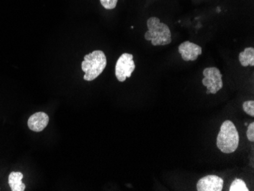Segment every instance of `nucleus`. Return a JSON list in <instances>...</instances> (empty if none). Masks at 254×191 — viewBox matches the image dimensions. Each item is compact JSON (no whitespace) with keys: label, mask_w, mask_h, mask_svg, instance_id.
I'll use <instances>...</instances> for the list:
<instances>
[{"label":"nucleus","mask_w":254,"mask_h":191,"mask_svg":"<svg viewBox=\"0 0 254 191\" xmlns=\"http://www.w3.org/2000/svg\"><path fill=\"white\" fill-rule=\"evenodd\" d=\"M217 147L225 154L235 152L239 145V134L234 123L225 121L222 123L217 136Z\"/></svg>","instance_id":"f257e3e1"},{"label":"nucleus","mask_w":254,"mask_h":191,"mask_svg":"<svg viewBox=\"0 0 254 191\" xmlns=\"http://www.w3.org/2000/svg\"><path fill=\"white\" fill-rule=\"evenodd\" d=\"M107 65V58L101 51H93L84 57L82 69L85 72L83 78L85 81H93L98 78Z\"/></svg>","instance_id":"f03ea898"},{"label":"nucleus","mask_w":254,"mask_h":191,"mask_svg":"<svg viewBox=\"0 0 254 191\" xmlns=\"http://www.w3.org/2000/svg\"><path fill=\"white\" fill-rule=\"evenodd\" d=\"M148 31L145 34V39L146 41H152V44L155 43L159 37L171 38V30L168 25L161 23L160 19L156 17H151L147 21Z\"/></svg>","instance_id":"7ed1b4c3"},{"label":"nucleus","mask_w":254,"mask_h":191,"mask_svg":"<svg viewBox=\"0 0 254 191\" xmlns=\"http://www.w3.org/2000/svg\"><path fill=\"white\" fill-rule=\"evenodd\" d=\"M135 69L133 56L130 54H123L118 59L115 66V75L120 82H123L132 75Z\"/></svg>","instance_id":"20e7f679"},{"label":"nucleus","mask_w":254,"mask_h":191,"mask_svg":"<svg viewBox=\"0 0 254 191\" xmlns=\"http://www.w3.org/2000/svg\"><path fill=\"white\" fill-rule=\"evenodd\" d=\"M224 180L216 175H207L201 178L196 185L198 191H222Z\"/></svg>","instance_id":"39448f33"},{"label":"nucleus","mask_w":254,"mask_h":191,"mask_svg":"<svg viewBox=\"0 0 254 191\" xmlns=\"http://www.w3.org/2000/svg\"><path fill=\"white\" fill-rule=\"evenodd\" d=\"M178 52L184 61H195L202 54V48L190 41H185L178 47Z\"/></svg>","instance_id":"423d86ee"},{"label":"nucleus","mask_w":254,"mask_h":191,"mask_svg":"<svg viewBox=\"0 0 254 191\" xmlns=\"http://www.w3.org/2000/svg\"><path fill=\"white\" fill-rule=\"evenodd\" d=\"M49 121V116L44 112L40 111L30 117L28 121V126L31 130L41 132L47 127Z\"/></svg>","instance_id":"0eeeda50"},{"label":"nucleus","mask_w":254,"mask_h":191,"mask_svg":"<svg viewBox=\"0 0 254 191\" xmlns=\"http://www.w3.org/2000/svg\"><path fill=\"white\" fill-rule=\"evenodd\" d=\"M204 77L206 79H209L213 83V85H218L217 92L222 89L223 87V82H222V74L220 70L216 67H208L203 70Z\"/></svg>","instance_id":"6e6552de"},{"label":"nucleus","mask_w":254,"mask_h":191,"mask_svg":"<svg viewBox=\"0 0 254 191\" xmlns=\"http://www.w3.org/2000/svg\"><path fill=\"white\" fill-rule=\"evenodd\" d=\"M24 175L19 172H12L8 176V185L12 191H24L26 188L22 179Z\"/></svg>","instance_id":"1a4fd4ad"},{"label":"nucleus","mask_w":254,"mask_h":191,"mask_svg":"<svg viewBox=\"0 0 254 191\" xmlns=\"http://www.w3.org/2000/svg\"><path fill=\"white\" fill-rule=\"evenodd\" d=\"M239 61L241 65L246 67L254 65V49L253 48H245L243 52L240 53Z\"/></svg>","instance_id":"9d476101"},{"label":"nucleus","mask_w":254,"mask_h":191,"mask_svg":"<svg viewBox=\"0 0 254 191\" xmlns=\"http://www.w3.org/2000/svg\"><path fill=\"white\" fill-rule=\"evenodd\" d=\"M230 191H249L243 180L236 178L230 187Z\"/></svg>","instance_id":"9b49d317"},{"label":"nucleus","mask_w":254,"mask_h":191,"mask_svg":"<svg viewBox=\"0 0 254 191\" xmlns=\"http://www.w3.org/2000/svg\"><path fill=\"white\" fill-rule=\"evenodd\" d=\"M118 0H100L101 5L106 9H114L117 6Z\"/></svg>","instance_id":"f8f14e48"},{"label":"nucleus","mask_w":254,"mask_h":191,"mask_svg":"<svg viewBox=\"0 0 254 191\" xmlns=\"http://www.w3.org/2000/svg\"><path fill=\"white\" fill-rule=\"evenodd\" d=\"M247 136L248 140L251 142L254 141V123H251L248 125V131H247Z\"/></svg>","instance_id":"ddd939ff"},{"label":"nucleus","mask_w":254,"mask_h":191,"mask_svg":"<svg viewBox=\"0 0 254 191\" xmlns=\"http://www.w3.org/2000/svg\"><path fill=\"white\" fill-rule=\"evenodd\" d=\"M243 109L245 111V113L248 114L250 116L254 117V110L250 109L248 107L245 105V102L243 103Z\"/></svg>","instance_id":"4468645a"},{"label":"nucleus","mask_w":254,"mask_h":191,"mask_svg":"<svg viewBox=\"0 0 254 191\" xmlns=\"http://www.w3.org/2000/svg\"><path fill=\"white\" fill-rule=\"evenodd\" d=\"M246 106L248 107V108L251 110H254V101H247V102H245Z\"/></svg>","instance_id":"2eb2a0df"},{"label":"nucleus","mask_w":254,"mask_h":191,"mask_svg":"<svg viewBox=\"0 0 254 191\" xmlns=\"http://www.w3.org/2000/svg\"><path fill=\"white\" fill-rule=\"evenodd\" d=\"M206 93H207V95H209V94H210V92H209V90H207Z\"/></svg>","instance_id":"dca6fc26"},{"label":"nucleus","mask_w":254,"mask_h":191,"mask_svg":"<svg viewBox=\"0 0 254 191\" xmlns=\"http://www.w3.org/2000/svg\"><path fill=\"white\" fill-rule=\"evenodd\" d=\"M245 126H246V127H247V126H248V123H245Z\"/></svg>","instance_id":"f3484780"}]
</instances>
